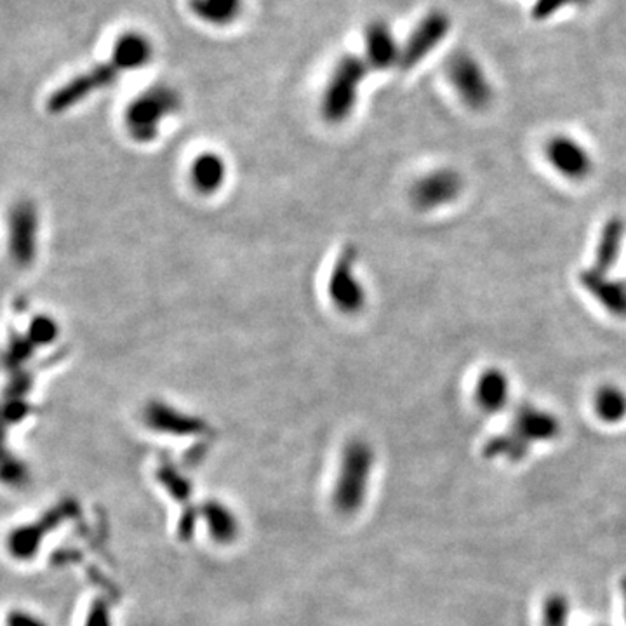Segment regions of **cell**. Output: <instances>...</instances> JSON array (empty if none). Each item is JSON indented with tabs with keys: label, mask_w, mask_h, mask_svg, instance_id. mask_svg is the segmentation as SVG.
I'll use <instances>...</instances> for the list:
<instances>
[{
	"label": "cell",
	"mask_w": 626,
	"mask_h": 626,
	"mask_svg": "<svg viewBox=\"0 0 626 626\" xmlns=\"http://www.w3.org/2000/svg\"><path fill=\"white\" fill-rule=\"evenodd\" d=\"M369 68L366 58L357 54H345L338 61L322 98V115L329 122L338 124L352 115Z\"/></svg>",
	"instance_id": "obj_1"
},
{
	"label": "cell",
	"mask_w": 626,
	"mask_h": 626,
	"mask_svg": "<svg viewBox=\"0 0 626 626\" xmlns=\"http://www.w3.org/2000/svg\"><path fill=\"white\" fill-rule=\"evenodd\" d=\"M178 108L180 96L174 89L167 86L150 87L127 107V131L140 143L154 141L159 134L162 120Z\"/></svg>",
	"instance_id": "obj_2"
},
{
	"label": "cell",
	"mask_w": 626,
	"mask_h": 626,
	"mask_svg": "<svg viewBox=\"0 0 626 626\" xmlns=\"http://www.w3.org/2000/svg\"><path fill=\"white\" fill-rule=\"evenodd\" d=\"M449 84L458 94L461 103L473 112H484L491 107L494 89L486 70L475 56L465 51L454 53L446 63Z\"/></svg>",
	"instance_id": "obj_3"
},
{
	"label": "cell",
	"mask_w": 626,
	"mask_h": 626,
	"mask_svg": "<svg viewBox=\"0 0 626 626\" xmlns=\"http://www.w3.org/2000/svg\"><path fill=\"white\" fill-rule=\"evenodd\" d=\"M373 449L364 440H353L345 449L341 477L338 482L336 501L345 512H355L366 500L367 486L371 479Z\"/></svg>",
	"instance_id": "obj_4"
},
{
	"label": "cell",
	"mask_w": 626,
	"mask_h": 626,
	"mask_svg": "<svg viewBox=\"0 0 626 626\" xmlns=\"http://www.w3.org/2000/svg\"><path fill=\"white\" fill-rule=\"evenodd\" d=\"M122 74L124 70L110 56V60L96 65L84 74L77 75L74 79L68 80L65 86L56 89L47 100V110L51 114H63L68 108L77 107L80 101L87 100L96 91L114 86Z\"/></svg>",
	"instance_id": "obj_5"
},
{
	"label": "cell",
	"mask_w": 626,
	"mask_h": 626,
	"mask_svg": "<svg viewBox=\"0 0 626 626\" xmlns=\"http://www.w3.org/2000/svg\"><path fill=\"white\" fill-rule=\"evenodd\" d=\"M465 190V180L453 167H439L420 176L411 187V202L418 211L430 213L451 206Z\"/></svg>",
	"instance_id": "obj_6"
},
{
	"label": "cell",
	"mask_w": 626,
	"mask_h": 626,
	"mask_svg": "<svg viewBox=\"0 0 626 626\" xmlns=\"http://www.w3.org/2000/svg\"><path fill=\"white\" fill-rule=\"evenodd\" d=\"M355 261L357 249L353 246L345 247L334 263L327 282V293L334 307L347 315H355L366 307V289L355 274Z\"/></svg>",
	"instance_id": "obj_7"
},
{
	"label": "cell",
	"mask_w": 626,
	"mask_h": 626,
	"mask_svg": "<svg viewBox=\"0 0 626 626\" xmlns=\"http://www.w3.org/2000/svg\"><path fill=\"white\" fill-rule=\"evenodd\" d=\"M545 159L555 173L574 183L588 180L595 169L590 150L569 134H553L548 138Z\"/></svg>",
	"instance_id": "obj_8"
},
{
	"label": "cell",
	"mask_w": 626,
	"mask_h": 626,
	"mask_svg": "<svg viewBox=\"0 0 626 626\" xmlns=\"http://www.w3.org/2000/svg\"><path fill=\"white\" fill-rule=\"evenodd\" d=\"M451 32V18L444 11L433 9L421 18L420 23L414 27L411 35L407 37L406 44L402 46L399 67L402 70L420 65L428 54L435 51Z\"/></svg>",
	"instance_id": "obj_9"
},
{
	"label": "cell",
	"mask_w": 626,
	"mask_h": 626,
	"mask_svg": "<svg viewBox=\"0 0 626 626\" xmlns=\"http://www.w3.org/2000/svg\"><path fill=\"white\" fill-rule=\"evenodd\" d=\"M508 430L524 444L533 449L536 444H548L560 435L562 425L555 414L536 404H522L513 414Z\"/></svg>",
	"instance_id": "obj_10"
},
{
	"label": "cell",
	"mask_w": 626,
	"mask_h": 626,
	"mask_svg": "<svg viewBox=\"0 0 626 626\" xmlns=\"http://www.w3.org/2000/svg\"><path fill=\"white\" fill-rule=\"evenodd\" d=\"M37 211L32 202H18L9 216V249L16 265L27 268L37 254Z\"/></svg>",
	"instance_id": "obj_11"
},
{
	"label": "cell",
	"mask_w": 626,
	"mask_h": 626,
	"mask_svg": "<svg viewBox=\"0 0 626 626\" xmlns=\"http://www.w3.org/2000/svg\"><path fill=\"white\" fill-rule=\"evenodd\" d=\"M580 284L607 313L626 319V279L590 267L581 272Z\"/></svg>",
	"instance_id": "obj_12"
},
{
	"label": "cell",
	"mask_w": 626,
	"mask_h": 626,
	"mask_svg": "<svg viewBox=\"0 0 626 626\" xmlns=\"http://www.w3.org/2000/svg\"><path fill=\"white\" fill-rule=\"evenodd\" d=\"M402 47L392 28L383 20H374L366 27V61L374 70H387L399 65Z\"/></svg>",
	"instance_id": "obj_13"
},
{
	"label": "cell",
	"mask_w": 626,
	"mask_h": 626,
	"mask_svg": "<svg viewBox=\"0 0 626 626\" xmlns=\"http://www.w3.org/2000/svg\"><path fill=\"white\" fill-rule=\"evenodd\" d=\"M512 397L508 374L500 367H487L475 383V402L487 414L505 411Z\"/></svg>",
	"instance_id": "obj_14"
},
{
	"label": "cell",
	"mask_w": 626,
	"mask_h": 626,
	"mask_svg": "<svg viewBox=\"0 0 626 626\" xmlns=\"http://www.w3.org/2000/svg\"><path fill=\"white\" fill-rule=\"evenodd\" d=\"M626 240V223L620 216H611L600 230L592 268L602 274H611L620 261Z\"/></svg>",
	"instance_id": "obj_15"
},
{
	"label": "cell",
	"mask_w": 626,
	"mask_h": 626,
	"mask_svg": "<svg viewBox=\"0 0 626 626\" xmlns=\"http://www.w3.org/2000/svg\"><path fill=\"white\" fill-rule=\"evenodd\" d=\"M124 72L140 70L154 58V46L147 35L131 30L115 40L114 49L110 54Z\"/></svg>",
	"instance_id": "obj_16"
},
{
	"label": "cell",
	"mask_w": 626,
	"mask_h": 626,
	"mask_svg": "<svg viewBox=\"0 0 626 626\" xmlns=\"http://www.w3.org/2000/svg\"><path fill=\"white\" fill-rule=\"evenodd\" d=\"M145 418H147L150 427L166 433L188 435V433H199L204 428L202 421L180 413V411H176L173 407L166 406L162 402H150Z\"/></svg>",
	"instance_id": "obj_17"
},
{
	"label": "cell",
	"mask_w": 626,
	"mask_h": 626,
	"mask_svg": "<svg viewBox=\"0 0 626 626\" xmlns=\"http://www.w3.org/2000/svg\"><path fill=\"white\" fill-rule=\"evenodd\" d=\"M188 7L202 23L211 27H228L242 13L244 0H188Z\"/></svg>",
	"instance_id": "obj_18"
},
{
	"label": "cell",
	"mask_w": 626,
	"mask_h": 626,
	"mask_svg": "<svg viewBox=\"0 0 626 626\" xmlns=\"http://www.w3.org/2000/svg\"><path fill=\"white\" fill-rule=\"evenodd\" d=\"M593 413L606 425H620L626 420V392L613 383L600 385L592 399Z\"/></svg>",
	"instance_id": "obj_19"
},
{
	"label": "cell",
	"mask_w": 626,
	"mask_h": 626,
	"mask_svg": "<svg viewBox=\"0 0 626 626\" xmlns=\"http://www.w3.org/2000/svg\"><path fill=\"white\" fill-rule=\"evenodd\" d=\"M227 167L220 155L202 154L190 167V180L200 194H213L225 183Z\"/></svg>",
	"instance_id": "obj_20"
},
{
	"label": "cell",
	"mask_w": 626,
	"mask_h": 626,
	"mask_svg": "<svg viewBox=\"0 0 626 626\" xmlns=\"http://www.w3.org/2000/svg\"><path fill=\"white\" fill-rule=\"evenodd\" d=\"M531 453L529 447L524 446L510 430L494 435L493 439H489L484 446V456L489 460H507L510 463H519L526 460Z\"/></svg>",
	"instance_id": "obj_21"
},
{
	"label": "cell",
	"mask_w": 626,
	"mask_h": 626,
	"mask_svg": "<svg viewBox=\"0 0 626 626\" xmlns=\"http://www.w3.org/2000/svg\"><path fill=\"white\" fill-rule=\"evenodd\" d=\"M571 618V602L564 593H550L541 609V625L569 626Z\"/></svg>",
	"instance_id": "obj_22"
},
{
	"label": "cell",
	"mask_w": 626,
	"mask_h": 626,
	"mask_svg": "<svg viewBox=\"0 0 626 626\" xmlns=\"http://www.w3.org/2000/svg\"><path fill=\"white\" fill-rule=\"evenodd\" d=\"M58 324L47 315H37L28 326L27 338L34 343V347H47L58 338Z\"/></svg>",
	"instance_id": "obj_23"
},
{
	"label": "cell",
	"mask_w": 626,
	"mask_h": 626,
	"mask_svg": "<svg viewBox=\"0 0 626 626\" xmlns=\"http://www.w3.org/2000/svg\"><path fill=\"white\" fill-rule=\"evenodd\" d=\"M590 0H536L531 9L534 20L545 21L569 6H585Z\"/></svg>",
	"instance_id": "obj_24"
},
{
	"label": "cell",
	"mask_w": 626,
	"mask_h": 626,
	"mask_svg": "<svg viewBox=\"0 0 626 626\" xmlns=\"http://www.w3.org/2000/svg\"><path fill=\"white\" fill-rule=\"evenodd\" d=\"M34 343L28 340L27 336H14L11 343H9V348H7L6 353V362L7 366L20 367L23 362H27L32 357V353H34Z\"/></svg>",
	"instance_id": "obj_25"
},
{
	"label": "cell",
	"mask_w": 626,
	"mask_h": 626,
	"mask_svg": "<svg viewBox=\"0 0 626 626\" xmlns=\"http://www.w3.org/2000/svg\"><path fill=\"white\" fill-rule=\"evenodd\" d=\"M621 599H623V607H625V620H626V576L621 580Z\"/></svg>",
	"instance_id": "obj_26"
}]
</instances>
